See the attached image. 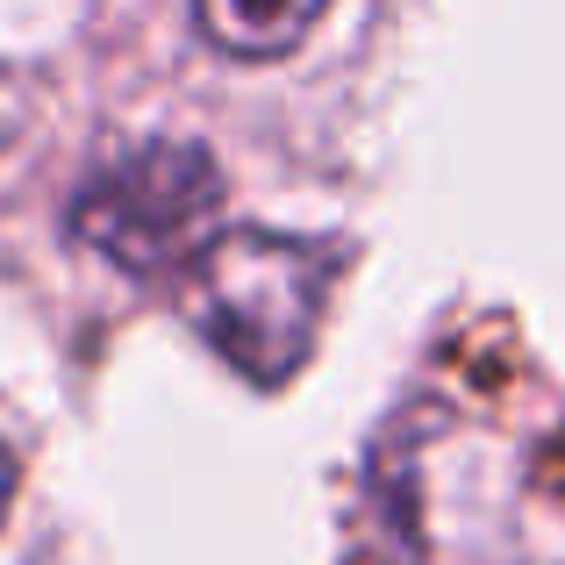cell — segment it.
I'll use <instances>...</instances> for the list:
<instances>
[{
    "mask_svg": "<svg viewBox=\"0 0 565 565\" xmlns=\"http://www.w3.org/2000/svg\"><path fill=\"white\" fill-rule=\"evenodd\" d=\"M337 265V244L316 236L222 230L180 273V308L250 386H287L316 351Z\"/></svg>",
    "mask_w": 565,
    "mask_h": 565,
    "instance_id": "6da1fadb",
    "label": "cell"
},
{
    "mask_svg": "<svg viewBox=\"0 0 565 565\" xmlns=\"http://www.w3.org/2000/svg\"><path fill=\"white\" fill-rule=\"evenodd\" d=\"M215 215H222L215 151L186 137H151V143H129L122 158H108L72 193L65 222L94 258L122 265L129 279H158V273H186L215 244L222 236Z\"/></svg>",
    "mask_w": 565,
    "mask_h": 565,
    "instance_id": "7a4b0ae2",
    "label": "cell"
},
{
    "mask_svg": "<svg viewBox=\"0 0 565 565\" xmlns=\"http://www.w3.org/2000/svg\"><path fill=\"white\" fill-rule=\"evenodd\" d=\"M322 8L330 0H193V22H201V36L222 57L273 65V57H287L322 22Z\"/></svg>",
    "mask_w": 565,
    "mask_h": 565,
    "instance_id": "3957f363",
    "label": "cell"
},
{
    "mask_svg": "<svg viewBox=\"0 0 565 565\" xmlns=\"http://www.w3.org/2000/svg\"><path fill=\"white\" fill-rule=\"evenodd\" d=\"M8 501H14V458H8V444H0V523H8Z\"/></svg>",
    "mask_w": 565,
    "mask_h": 565,
    "instance_id": "277c9868",
    "label": "cell"
}]
</instances>
